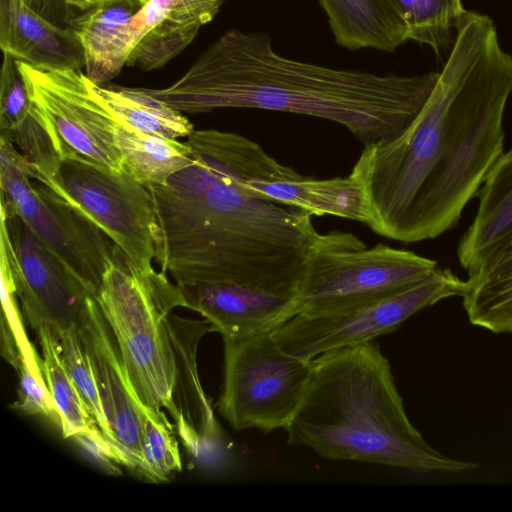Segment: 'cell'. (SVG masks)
Here are the masks:
<instances>
[{
  "instance_id": "obj_1",
  "label": "cell",
  "mask_w": 512,
  "mask_h": 512,
  "mask_svg": "<svg viewBox=\"0 0 512 512\" xmlns=\"http://www.w3.org/2000/svg\"><path fill=\"white\" fill-rule=\"evenodd\" d=\"M511 94L512 56L494 21L466 10L418 116L397 136L364 145L349 174L362 194L366 226L414 243L457 224L504 152Z\"/></svg>"
},
{
  "instance_id": "obj_2",
  "label": "cell",
  "mask_w": 512,
  "mask_h": 512,
  "mask_svg": "<svg viewBox=\"0 0 512 512\" xmlns=\"http://www.w3.org/2000/svg\"><path fill=\"white\" fill-rule=\"evenodd\" d=\"M191 150L188 166L147 186L161 234L155 261L178 286H218L246 316L290 319L299 312L307 257L320 234L313 215L248 197Z\"/></svg>"
},
{
  "instance_id": "obj_3",
  "label": "cell",
  "mask_w": 512,
  "mask_h": 512,
  "mask_svg": "<svg viewBox=\"0 0 512 512\" xmlns=\"http://www.w3.org/2000/svg\"><path fill=\"white\" fill-rule=\"evenodd\" d=\"M439 72L379 75L279 54L269 34L229 30L174 83L145 90L191 114L253 108L326 119L363 145L403 132L430 97Z\"/></svg>"
},
{
  "instance_id": "obj_4",
  "label": "cell",
  "mask_w": 512,
  "mask_h": 512,
  "mask_svg": "<svg viewBox=\"0 0 512 512\" xmlns=\"http://www.w3.org/2000/svg\"><path fill=\"white\" fill-rule=\"evenodd\" d=\"M287 443L323 458L460 473L476 463L431 447L410 422L391 365L374 341L311 360L308 383L285 427Z\"/></svg>"
},
{
  "instance_id": "obj_5",
  "label": "cell",
  "mask_w": 512,
  "mask_h": 512,
  "mask_svg": "<svg viewBox=\"0 0 512 512\" xmlns=\"http://www.w3.org/2000/svg\"><path fill=\"white\" fill-rule=\"evenodd\" d=\"M95 299L117 343L127 378L144 412L173 429L174 356L166 320L186 307L177 284L153 267L140 268L114 244Z\"/></svg>"
},
{
  "instance_id": "obj_6",
  "label": "cell",
  "mask_w": 512,
  "mask_h": 512,
  "mask_svg": "<svg viewBox=\"0 0 512 512\" xmlns=\"http://www.w3.org/2000/svg\"><path fill=\"white\" fill-rule=\"evenodd\" d=\"M186 142L248 197L366 225L361 191L349 175L328 179L303 176L271 157L258 143L233 132L194 130Z\"/></svg>"
},
{
  "instance_id": "obj_7",
  "label": "cell",
  "mask_w": 512,
  "mask_h": 512,
  "mask_svg": "<svg viewBox=\"0 0 512 512\" xmlns=\"http://www.w3.org/2000/svg\"><path fill=\"white\" fill-rule=\"evenodd\" d=\"M222 338L221 416L236 431L285 429L303 398L311 361L285 351L272 333Z\"/></svg>"
},
{
  "instance_id": "obj_8",
  "label": "cell",
  "mask_w": 512,
  "mask_h": 512,
  "mask_svg": "<svg viewBox=\"0 0 512 512\" xmlns=\"http://www.w3.org/2000/svg\"><path fill=\"white\" fill-rule=\"evenodd\" d=\"M437 262L355 234H319L307 257L300 309L318 311L391 294L429 276ZM298 312V313H299Z\"/></svg>"
},
{
  "instance_id": "obj_9",
  "label": "cell",
  "mask_w": 512,
  "mask_h": 512,
  "mask_svg": "<svg viewBox=\"0 0 512 512\" xmlns=\"http://www.w3.org/2000/svg\"><path fill=\"white\" fill-rule=\"evenodd\" d=\"M1 208L18 217L94 295L111 259L114 243L85 214L31 177L30 165L0 137Z\"/></svg>"
},
{
  "instance_id": "obj_10",
  "label": "cell",
  "mask_w": 512,
  "mask_h": 512,
  "mask_svg": "<svg viewBox=\"0 0 512 512\" xmlns=\"http://www.w3.org/2000/svg\"><path fill=\"white\" fill-rule=\"evenodd\" d=\"M464 288L465 280L450 269L437 267L421 281L385 296L299 312L272 334L285 351L311 361L331 351L374 341L420 310L461 296Z\"/></svg>"
},
{
  "instance_id": "obj_11",
  "label": "cell",
  "mask_w": 512,
  "mask_h": 512,
  "mask_svg": "<svg viewBox=\"0 0 512 512\" xmlns=\"http://www.w3.org/2000/svg\"><path fill=\"white\" fill-rule=\"evenodd\" d=\"M37 181L91 219L138 267H153L161 234L147 186L74 153L62 156L53 173Z\"/></svg>"
},
{
  "instance_id": "obj_12",
  "label": "cell",
  "mask_w": 512,
  "mask_h": 512,
  "mask_svg": "<svg viewBox=\"0 0 512 512\" xmlns=\"http://www.w3.org/2000/svg\"><path fill=\"white\" fill-rule=\"evenodd\" d=\"M16 62L60 158L74 153L104 168L124 171L115 142L117 119L95 83L80 69Z\"/></svg>"
},
{
  "instance_id": "obj_13",
  "label": "cell",
  "mask_w": 512,
  "mask_h": 512,
  "mask_svg": "<svg viewBox=\"0 0 512 512\" xmlns=\"http://www.w3.org/2000/svg\"><path fill=\"white\" fill-rule=\"evenodd\" d=\"M1 266L12 280L25 321L54 334L79 324L94 296L17 215L1 208Z\"/></svg>"
},
{
  "instance_id": "obj_14",
  "label": "cell",
  "mask_w": 512,
  "mask_h": 512,
  "mask_svg": "<svg viewBox=\"0 0 512 512\" xmlns=\"http://www.w3.org/2000/svg\"><path fill=\"white\" fill-rule=\"evenodd\" d=\"M78 331L115 442L134 470L142 474L141 437L145 412L127 378L113 333L94 296L87 300Z\"/></svg>"
},
{
  "instance_id": "obj_15",
  "label": "cell",
  "mask_w": 512,
  "mask_h": 512,
  "mask_svg": "<svg viewBox=\"0 0 512 512\" xmlns=\"http://www.w3.org/2000/svg\"><path fill=\"white\" fill-rule=\"evenodd\" d=\"M226 0H140L134 16L136 45L127 65L144 72L180 54Z\"/></svg>"
},
{
  "instance_id": "obj_16",
  "label": "cell",
  "mask_w": 512,
  "mask_h": 512,
  "mask_svg": "<svg viewBox=\"0 0 512 512\" xmlns=\"http://www.w3.org/2000/svg\"><path fill=\"white\" fill-rule=\"evenodd\" d=\"M166 324L174 356L173 421L187 450L197 454L217 432L213 409L197 370L199 342L214 329L206 319H187L172 313Z\"/></svg>"
},
{
  "instance_id": "obj_17",
  "label": "cell",
  "mask_w": 512,
  "mask_h": 512,
  "mask_svg": "<svg viewBox=\"0 0 512 512\" xmlns=\"http://www.w3.org/2000/svg\"><path fill=\"white\" fill-rule=\"evenodd\" d=\"M140 0H110L79 14L69 24L84 56V70L95 84L115 78L136 45L134 16Z\"/></svg>"
},
{
  "instance_id": "obj_18",
  "label": "cell",
  "mask_w": 512,
  "mask_h": 512,
  "mask_svg": "<svg viewBox=\"0 0 512 512\" xmlns=\"http://www.w3.org/2000/svg\"><path fill=\"white\" fill-rule=\"evenodd\" d=\"M0 48L31 64L84 68L83 51L71 29L50 22L22 0H0Z\"/></svg>"
},
{
  "instance_id": "obj_19",
  "label": "cell",
  "mask_w": 512,
  "mask_h": 512,
  "mask_svg": "<svg viewBox=\"0 0 512 512\" xmlns=\"http://www.w3.org/2000/svg\"><path fill=\"white\" fill-rule=\"evenodd\" d=\"M478 194L475 217L457 247L459 262L467 272L512 233V149L498 158Z\"/></svg>"
},
{
  "instance_id": "obj_20",
  "label": "cell",
  "mask_w": 512,
  "mask_h": 512,
  "mask_svg": "<svg viewBox=\"0 0 512 512\" xmlns=\"http://www.w3.org/2000/svg\"><path fill=\"white\" fill-rule=\"evenodd\" d=\"M36 332L42 350L43 372L60 416L63 437L75 438L105 462H115L133 469L127 457L105 438L97 426L63 365L54 333L48 327Z\"/></svg>"
},
{
  "instance_id": "obj_21",
  "label": "cell",
  "mask_w": 512,
  "mask_h": 512,
  "mask_svg": "<svg viewBox=\"0 0 512 512\" xmlns=\"http://www.w3.org/2000/svg\"><path fill=\"white\" fill-rule=\"evenodd\" d=\"M467 273L461 297L470 323L498 334L512 333V233Z\"/></svg>"
},
{
  "instance_id": "obj_22",
  "label": "cell",
  "mask_w": 512,
  "mask_h": 512,
  "mask_svg": "<svg viewBox=\"0 0 512 512\" xmlns=\"http://www.w3.org/2000/svg\"><path fill=\"white\" fill-rule=\"evenodd\" d=\"M336 43L349 50L393 52L408 41L384 0H319Z\"/></svg>"
},
{
  "instance_id": "obj_23",
  "label": "cell",
  "mask_w": 512,
  "mask_h": 512,
  "mask_svg": "<svg viewBox=\"0 0 512 512\" xmlns=\"http://www.w3.org/2000/svg\"><path fill=\"white\" fill-rule=\"evenodd\" d=\"M114 134L123 170L145 186L164 183L193 160L186 141L146 133L118 120Z\"/></svg>"
},
{
  "instance_id": "obj_24",
  "label": "cell",
  "mask_w": 512,
  "mask_h": 512,
  "mask_svg": "<svg viewBox=\"0 0 512 512\" xmlns=\"http://www.w3.org/2000/svg\"><path fill=\"white\" fill-rule=\"evenodd\" d=\"M95 90L118 121L137 130L171 139L188 137L195 130L182 112L153 97L145 88L95 84Z\"/></svg>"
},
{
  "instance_id": "obj_25",
  "label": "cell",
  "mask_w": 512,
  "mask_h": 512,
  "mask_svg": "<svg viewBox=\"0 0 512 512\" xmlns=\"http://www.w3.org/2000/svg\"><path fill=\"white\" fill-rule=\"evenodd\" d=\"M405 28L408 41L439 53L453 44L456 26L466 11L462 0H384Z\"/></svg>"
},
{
  "instance_id": "obj_26",
  "label": "cell",
  "mask_w": 512,
  "mask_h": 512,
  "mask_svg": "<svg viewBox=\"0 0 512 512\" xmlns=\"http://www.w3.org/2000/svg\"><path fill=\"white\" fill-rule=\"evenodd\" d=\"M63 365L105 438L122 454L109 428L96 381L78 331V325L54 334ZM125 455V454H124ZM126 456V455H125ZM127 457V456H126ZM128 459V458H127ZM129 460V459H128ZM130 461V460H129ZM131 462V461H130ZM132 464V463H131ZM133 467V465H132ZM134 470V468H133Z\"/></svg>"
},
{
  "instance_id": "obj_27",
  "label": "cell",
  "mask_w": 512,
  "mask_h": 512,
  "mask_svg": "<svg viewBox=\"0 0 512 512\" xmlns=\"http://www.w3.org/2000/svg\"><path fill=\"white\" fill-rule=\"evenodd\" d=\"M172 429L145 413L141 437L142 474L153 482L168 481L182 469L177 441Z\"/></svg>"
},
{
  "instance_id": "obj_28",
  "label": "cell",
  "mask_w": 512,
  "mask_h": 512,
  "mask_svg": "<svg viewBox=\"0 0 512 512\" xmlns=\"http://www.w3.org/2000/svg\"><path fill=\"white\" fill-rule=\"evenodd\" d=\"M20 388L18 399L11 408L25 415H40L60 426V416L49 390L42 359L37 354L22 356L16 368Z\"/></svg>"
},
{
  "instance_id": "obj_29",
  "label": "cell",
  "mask_w": 512,
  "mask_h": 512,
  "mask_svg": "<svg viewBox=\"0 0 512 512\" xmlns=\"http://www.w3.org/2000/svg\"><path fill=\"white\" fill-rule=\"evenodd\" d=\"M50 22L68 27L79 14L94 7L92 0H22Z\"/></svg>"
},
{
  "instance_id": "obj_30",
  "label": "cell",
  "mask_w": 512,
  "mask_h": 512,
  "mask_svg": "<svg viewBox=\"0 0 512 512\" xmlns=\"http://www.w3.org/2000/svg\"><path fill=\"white\" fill-rule=\"evenodd\" d=\"M92 1H93V5L97 6V5L103 4L105 2H108L110 0H92Z\"/></svg>"
}]
</instances>
